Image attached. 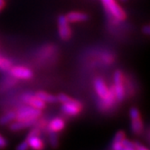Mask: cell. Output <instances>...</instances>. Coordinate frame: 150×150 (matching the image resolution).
<instances>
[{
	"label": "cell",
	"mask_w": 150,
	"mask_h": 150,
	"mask_svg": "<svg viewBox=\"0 0 150 150\" xmlns=\"http://www.w3.org/2000/svg\"><path fill=\"white\" fill-rule=\"evenodd\" d=\"M113 90L115 92L116 100L117 102H122L126 98V89H125V79L124 74L120 70H117L113 75Z\"/></svg>",
	"instance_id": "cell-1"
},
{
	"label": "cell",
	"mask_w": 150,
	"mask_h": 150,
	"mask_svg": "<svg viewBox=\"0 0 150 150\" xmlns=\"http://www.w3.org/2000/svg\"><path fill=\"white\" fill-rule=\"evenodd\" d=\"M16 120H38L42 115L40 110L35 109L29 105L21 106L16 110Z\"/></svg>",
	"instance_id": "cell-2"
},
{
	"label": "cell",
	"mask_w": 150,
	"mask_h": 150,
	"mask_svg": "<svg viewBox=\"0 0 150 150\" xmlns=\"http://www.w3.org/2000/svg\"><path fill=\"white\" fill-rule=\"evenodd\" d=\"M101 2L107 11L114 18L119 21H123L126 19L127 15L124 9L116 2V0H101Z\"/></svg>",
	"instance_id": "cell-3"
},
{
	"label": "cell",
	"mask_w": 150,
	"mask_h": 150,
	"mask_svg": "<svg viewBox=\"0 0 150 150\" xmlns=\"http://www.w3.org/2000/svg\"><path fill=\"white\" fill-rule=\"evenodd\" d=\"M129 117L131 120V131L133 134L139 136L143 132L144 124L139 110L133 107L129 110Z\"/></svg>",
	"instance_id": "cell-4"
},
{
	"label": "cell",
	"mask_w": 150,
	"mask_h": 150,
	"mask_svg": "<svg viewBox=\"0 0 150 150\" xmlns=\"http://www.w3.org/2000/svg\"><path fill=\"white\" fill-rule=\"evenodd\" d=\"M83 109V105L81 101L76 100H71L68 103H64L62 106V111L70 117L78 116Z\"/></svg>",
	"instance_id": "cell-5"
},
{
	"label": "cell",
	"mask_w": 150,
	"mask_h": 150,
	"mask_svg": "<svg viewBox=\"0 0 150 150\" xmlns=\"http://www.w3.org/2000/svg\"><path fill=\"white\" fill-rule=\"evenodd\" d=\"M21 100H22V101L24 103L33 107L35 109L40 110L45 109V107H46V103L45 101H42L41 99L36 97L35 94H33L31 92L23 94L22 97H21Z\"/></svg>",
	"instance_id": "cell-6"
},
{
	"label": "cell",
	"mask_w": 150,
	"mask_h": 150,
	"mask_svg": "<svg viewBox=\"0 0 150 150\" xmlns=\"http://www.w3.org/2000/svg\"><path fill=\"white\" fill-rule=\"evenodd\" d=\"M58 31L59 36L62 40L67 41L71 36V29L65 16H59L58 17Z\"/></svg>",
	"instance_id": "cell-7"
},
{
	"label": "cell",
	"mask_w": 150,
	"mask_h": 150,
	"mask_svg": "<svg viewBox=\"0 0 150 150\" xmlns=\"http://www.w3.org/2000/svg\"><path fill=\"white\" fill-rule=\"evenodd\" d=\"M9 72L16 79L29 80L33 77V71L25 66H14L9 69Z\"/></svg>",
	"instance_id": "cell-8"
},
{
	"label": "cell",
	"mask_w": 150,
	"mask_h": 150,
	"mask_svg": "<svg viewBox=\"0 0 150 150\" xmlns=\"http://www.w3.org/2000/svg\"><path fill=\"white\" fill-rule=\"evenodd\" d=\"M93 85H94V90L100 100H104L105 98H107V96L110 93V87L107 86L105 81L102 78L100 77L95 78L93 81Z\"/></svg>",
	"instance_id": "cell-9"
},
{
	"label": "cell",
	"mask_w": 150,
	"mask_h": 150,
	"mask_svg": "<svg viewBox=\"0 0 150 150\" xmlns=\"http://www.w3.org/2000/svg\"><path fill=\"white\" fill-rule=\"evenodd\" d=\"M37 120H16L12 122L9 126V129L12 131H20L28 128L30 127H34Z\"/></svg>",
	"instance_id": "cell-10"
},
{
	"label": "cell",
	"mask_w": 150,
	"mask_h": 150,
	"mask_svg": "<svg viewBox=\"0 0 150 150\" xmlns=\"http://www.w3.org/2000/svg\"><path fill=\"white\" fill-rule=\"evenodd\" d=\"M25 140L29 145V148L32 150H44L45 147V142L39 136H28Z\"/></svg>",
	"instance_id": "cell-11"
},
{
	"label": "cell",
	"mask_w": 150,
	"mask_h": 150,
	"mask_svg": "<svg viewBox=\"0 0 150 150\" xmlns=\"http://www.w3.org/2000/svg\"><path fill=\"white\" fill-rule=\"evenodd\" d=\"M65 128V121L62 117H54L48 124V131L59 133Z\"/></svg>",
	"instance_id": "cell-12"
},
{
	"label": "cell",
	"mask_w": 150,
	"mask_h": 150,
	"mask_svg": "<svg viewBox=\"0 0 150 150\" xmlns=\"http://www.w3.org/2000/svg\"><path fill=\"white\" fill-rule=\"evenodd\" d=\"M66 18L68 20V22L71 23H80V22H84L87 21L89 16L81 12H70L66 16Z\"/></svg>",
	"instance_id": "cell-13"
},
{
	"label": "cell",
	"mask_w": 150,
	"mask_h": 150,
	"mask_svg": "<svg viewBox=\"0 0 150 150\" xmlns=\"http://www.w3.org/2000/svg\"><path fill=\"white\" fill-rule=\"evenodd\" d=\"M16 112L15 110H10L6 112V114L0 117V125L4 126V125H7L9 123H11L12 121L16 120Z\"/></svg>",
	"instance_id": "cell-14"
},
{
	"label": "cell",
	"mask_w": 150,
	"mask_h": 150,
	"mask_svg": "<svg viewBox=\"0 0 150 150\" xmlns=\"http://www.w3.org/2000/svg\"><path fill=\"white\" fill-rule=\"evenodd\" d=\"M35 96L41 99L42 101H45V103H55L57 102V98L55 96H53L52 94L46 93L45 91H38L35 93Z\"/></svg>",
	"instance_id": "cell-15"
},
{
	"label": "cell",
	"mask_w": 150,
	"mask_h": 150,
	"mask_svg": "<svg viewBox=\"0 0 150 150\" xmlns=\"http://www.w3.org/2000/svg\"><path fill=\"white\" fill-rule=\"evenodd\" d=\"M48 133H49L48 138H49L50 145L52 146V148H57L59 146V139H58L56 133L52 132V131H48Z\"/></svg>",
	"instance_id": "cell-16"
},
{
	"label": "cell",
	"mask_w": 150,
	"mask_h": 150,
	"mask_svg": "<svg viewBox=\"0 0 150 150\" xmlns=\"http://www.w3.org/2000/svg\"><path fill=\"white\" fill-rule=\"evenodd\" d=\"M12 67V62L6 58L0 59V70L1 71H9V69Z\"/></svg>",
	"instance_id": "cell-17"
},
{
	"label": "cell",
	"mask_w": 150,
	"mask_h": 150,
	"mask_svg": "<svg viewBox=\"0 0 150 150\" xmlns=\"http://www.w3.org/2000/svg\"><path fill=\"white\" fill-rule=\"evenodd\" d=\"M57 101L61 102L62 104H64V103H68L70 102L72 99L71 97H69L68 95L66 94H63V93H60L58 96H57Z\"/></svg>",
	"instance_id": "cell-18"
},
{
	"label": "cell",
	"mask_w": 150,
	"mask_h": 150,
	"mask_svg": "<svg viewBox=\"0 0 150 150\" xmlns=\"http://www.w3.org/2000/svg\"><path fill=\"white\" fill-rule=\"evenodd\" d=\"M126 138V135H125V132L122 131V130H120L117 131L113 138V141H117V142H122L124 139Z\"/></svg>",
	"instance_id": "cell-19"
},
{
	"label": "cell",
	"mask_w": 150,
	"mask_h": 150,
	"mask_svg": "<svg viewBox=\"0 0 150 150\" xmlns=\"http://www.w3.org/2000/svg\"><path fill=\"white\" fill-rule=\"evenodd\" d=\"M28 149H29V145L26 140L23 141L22 143H20L16 148V150H28Z\"/></svg>",
	"instance_id": "cell-20"
},
{
	"label": "cell",
	"mask_w": 150,
	"mask_h": 150,
	"mask_svg": "<svg viewBox=\"0 0 150 150\" xmlns=\"http://www.w3.org/2000/svg\"><path fill=\"white\" fill-rule=\"evenodd\" d=\"M7 145H8L7 140L3 136L0 135V149H5L7 146Z\"/></svg>",
	"instance_id": "cell-21"
},
{
	"label": "cell",
	"mask_w": 150,
	"mask_h": 150,
	"mask_svg": "<svg viewBox=\"0 0 150 150\" xmlns=\"http://www.w3.org/2000/svg\"><path fill=\"white\" fill-rule=\"evenodd\" d=\"M122 148H123L122 142L113 141V143H112V150H122Z\"/></svg>",
	"instance_id": "cell-22"
},
{
	"label": "cell",
	"mask_w": 150,
	"mask_h": 150,
	"mask_svg": "<svg viewBox=\"0 0 150 150\" xmlns=\"http://www.w3.org/2000/svg\"><path fill=\"white\" fill-rule=\"evenodd\" d=\"M134 149L135 150H149L145 146L141 145L140 143H138V142H134Z\"/></svg>",
	"instance_id": "cell-23"
},
{
	"label": "cell",
	"mask_w": 150,
	"mask_h": 150,
	"mask_svg": "<svg viewBox=\"0 0 150 150\" xmlns=\"http://www.w3.org/2000/svg\"><path fill=\"white\" fill-rule=\"evenodd\" d=\"M142 32L146 35H150V25H145L142 28Z\"/></svg>",
	"instance_id": "cell-24"
},
{
	"label": "cell",
	"mask_w": 150,
	"mask_h": 150,
	"mask_svg": "<svg viewBox=\"0 0 150 150\" xmlns=\"http://www.w3.org/2000/svg\"><path fill=\"white\" fill-rule=\"evenodd\" d=\"M5 7V0H0V11Z\"/></svg>",
	"instance_id": "cell-25"
},
{
	"label": "cell",
	"mask_w": 150,
	"mask_h": 150,
	"mask_svg": "<svg viewBox=\"0 0 150 150\" xmlns=\"http://www.w3.org/2000/svg\"><path fill=\"white\" fill-rule=\"evenodd\" d=\"M122 150H135V149H134V148H132V147H127V146H123Z\"/></svg>",
	"instance_id": "cell-26"
},
{
	"label": "cell",
	"mask_w": 150,
	"mask_h": 150,
	"mask_svg": "<svg viewBox=\"0 0 150 150\" xmlns=\"http://www.w3.org/2000/svg\"><path fill=\"white\" fill-rule=\"evenodd\" d=\"M121 1H126V0H121Z\"/></svg>",
	"instance_id": "cell-27"
},
{
	"label": "cell",
	"mask_w": 150,
	"mask_h": 150,
	"mask_svg": "<svg viewBox=\"0 0 150 150\" xmlns=\"http://www.w3.org/2000/svg\"><path fill=\"white\" fill-rule=\"evenodd\" d=\"M0 59H1V58H0Z\"/></svg>",
	"instance_id": "cell-28"
}]
</instances>
